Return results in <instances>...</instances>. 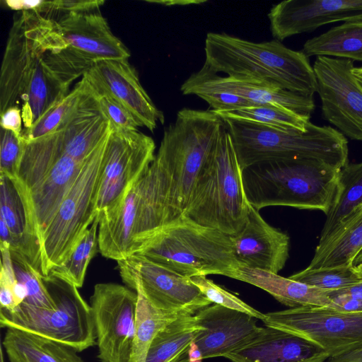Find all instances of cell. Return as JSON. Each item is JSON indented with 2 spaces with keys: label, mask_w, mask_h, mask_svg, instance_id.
I'll use <instances>...</instances> for the list:
<instances>
[{
  "label": "cell",
  "mask_w": 362,
  "mask_h": 362,
  "mask_svg": "<svg viewBox=\"0 0 362 362\" xmlns=\"http://www.w3.org/2000/svg\"><path fill=\"white\" fill-rule=\"evenodd\" d=\"M136 317V330L127 362H146L151 344L158 332L182 314L160 310L140 293Z\"/></svg>",
  "instance_id": "4dcf8cb0"
},
{
  "label": "cell",
  "mask_w": 362,
  "mask_h": 362,
  "mask_svg": "<svg viewBox=\"0 0 362 362\" xmlns=\"http://www.w3.org/2000/svg\"><path fill=\"white\" fill-rule=\"evenodd\" d=\"M190 279L211 303H214L229 309L248 314L256 319L261 320L264 319V313L255 309L234 294L215 284L206 276H195L190 277Z\"/></svg>",
  "instance_id": "74e56055"
},
{
  "label": "cell",
  "mask_w": 362,
  "mask_h": 362,
  "mask_svg": "<svg viewBox=\"0 0 362 362\" xmlns=\"http://www.w3.org/2000/svg\"><path fill=\"white\" fill-rule=\"evenodd\" d=\"M250 206L243 187V170L230 135L223 125L182 216L233 235L245 224Z\"/></svg>",
  "instance_id": "277c9868"
},
{
  "label": "cell",
  "mask_w": 362,
  "mask_h": 362,
  "mask_svg": "<svg viewBox=\"0 0 362 362\" xmlns=\"http://www.w3.org/2000/svg\"><path fill=\"white\" fill-rule=\"evenodd\" d=\"M153 139L136 130L111 127L104 155L96 197V213L100 217L115 210L133 184L155 158Z\"/></svg>",
  "instance_id": "7c38bea8"
},
{
  "label": "cell",
  "mask_w": 362,
  "mask_h": 362,
  "mask_svg": "<svg viewBox=\"0 0 362 362\" xmlns=\"http://www.w3.org/2000/svg\"><path fill=\"white\" fill-rule=\"evenodd\" d=\"M327 295L329 297L343 296L362 300V281L341 289L328 291Z\"/></svg>",
  "instance_id": "ee69618b"
},
{
  "label": "cell",
  "mask_w": 362,
  "mask_h": 362,
  "mask_svg": "<svg viewBox=\"0 0 362 362\" xmlns=\"http://www.w3.org/2000/svg\"><path fill=\"white\" fill-rule=\"evenodd\" d=\"M1 362H4V353L2 347H1Z\"/></svg>",
  "instance_id": "f907efd6"
},
{
  "label": "cell",
  "mask_w": 362,
  "mask_h": 362,
  "mask_svg": "<svg viewBox=\"0 0 362 362\" xmlns=\"http://www.w3.org/2000/svg\"><path fill=\"white\" fill-rule=\"evenodd\" d=\"M302 52L308 57H329L362 62V19L346 21L308 40Z\"/></svg>",
  "instance_id": "f1b7e54d"
},
{
  "label": "cell",
  "mask_w": 362,
  "mask_h": 362,
  "mask_svg": "<svg viewBox=\"0 0 362 362\" xmlns=\"http://www.w3.org/2000/svg\"><path fill=\"white\" fill-rule=\"evenodd\" d=\"M109 134L85 162L42 235V276L69 259L97 216L96 197Z\"/></svg>",
  "instance_id": "9c48e42d"
},
{
  "label": "cell",
  "mask_w": 362,
  "mask_h": 362,
  "mask_svg": "<svg viewBox=\"0 0 362 362\" xmlns=\"http://www.w3.org/2000/svg\"><path fill=\"white\" fill-rule=\"evenodd\" d=\"M204 52V65L215 74L272 84L305 96L317 92L308 57L279 40L254 42L225 33H209Z\"/></svg>",
  "instance_id": "6da1fadb"
},
{
  "label": "cell",
  "mask_w": 362,
  "mask_h": 362,
  "mask_svg": "<svg viewBox=\"0 0 362 362\" xmlns=\"http://www.w3.org/2000/svg\"><path fill=\"white\" fill-rule=\"evenodd\" d=\"M337 168L314 158L266 160L243 170L248 203L257 210L289 206L327 214L337 192Z\"/></svg>",
  "instance_id": "3957f363"
},
{
  "label": "cell",
  "mask_w": 362,
  "mask_h": 362,
  "mask_svg": "<svg viewBox=\"0 0 362 362\" xmlns=\"http://www.w3.org/2000/svg\"><path fill=\"white\" fill-rule=\"evenodd\" d=\"M1 253L0 272V308L13 310L16 303L13 288L17 282L10 250L7 247H0Z\"/></svg>",
  "instance_id": "ab89813d"
},
{
  "label": "cell",
  "mask_w": 362,
  "mask_h": 362,
  "mask_svg": "<svg viewBox=\"0 0 362 362\" xmlns=\"http://www.w3.org/2000/svg\"><path fill=\"white\" fill-rule=\"evenodd\" d=\"M103 0H54L48 1L45 18L57 21L62 17L72 13H83L100 10Z\"/></svg>",
  "instance_id": "60d3db41"
},
{
  "label": "cell",
  "mask_w": 362,
  "mask_h": 362,
  "mask_svg": "<svg viewBox=\"0 0 362 362\" xmlns=\"http://www.w3.org/2000/svg\"><path fill=\"white\" fill-rule=\"evenodd\" d=\"M362 250V209L320 250H315L309 269L351 267Z\"/></svg>",
  "instance_id": "f546056e"
},
{
  "label": "cell",
  "mask_w": 362,
  "mask_h": 362,
  "mask_svg": "<svg viewBox=\"0 0 362 362\" xmlns=\"http://www.w3.org/2000/svg\"><path fill=\"white\" fill-rule=\"evenodd\" d=\"M2 346L9 362H85L69 345L13 328H6Z\"/></svg>",
  "instance_id": "4316f807"
},
{
  "label": "cell",
  "mask_w": 362,
  "mask_h": 362,
  "mask_svg": "<svg viewBox=\"0 0 362 362\" xmlns=\"http://www.w3.org/2000/svg\"><path fill=\"white\" fill-rule=\"evenodd\" d=\"M136 254L189 278L209 274L232 278L239 267L230 235L184 216L163 228Z\"/></svg>",
  "instance_id": "52a82bcc"
},
{
  "label": "cell",
  "mask_w": 362,
  "mask_h": 362,
  "mask_svg": "<svg viewBox=\"0 0 362 362\" xmlns=\"http://www.w3.org/2000/svg\"><path fill=\"white\" fill-rule=\"evenodd\" d=\"M173 221L169 177L155 155L122 202L112 211L100 216L99 250L108 259H125L140 252Z\"/></svg>",
  "instance_id": "7a4b0ae2"
},
{
  "label": "cell",
  "mask_w": 362,
  "mask_h": 362,
  "mask_svg": "<svg viewBox=\"0 0 362 362\" xmlns=\"http://www.w3.org/2000/svg\"><path fill=\"white\" fill-rule=\"evenodd\" d=\"M44 284L54 303L52 309L21 303L13 310L0 308L1 327L30 332L69 345L78 352L96 343L90 305L76 286L49 274Z\"/></svg>",
  "instance_id": "ba28073f"
},
{
  "label": "cell",
  "mask_w": 362,
  "mask_h": 362,
  "mask_svg": "<svg viewBox=\"0 0 362 362\" xmlns=\"http://www.w3.org/2000/svg\"><path fill=\"white\" fill-rule=\"evenodd\" d=\"M0 175L16 178L23 153L21 136L1 128Z\"/></svg>",
  "instance_id": "f35d334b"
},
{
  "label": "cell",
  "mask_w": 362,
  "mask_h": 362,
  "mask_svg": "<svg viewBox=\"0 0 362 362\" xmlns=\"http://www.w3.org/2000/svg\"><path fill=\"white\" fill-rule=\"evenodd\" d=\"M362 209V162L347 163L339 172L337 194L326 214L319 243L322 248Z\"/></svg>",
  "instance_id": "484cf974"
},
{
  "label": "cell",
  "mask_w": 362,
  "mask_h": 362,
  "mask_svg": "<svg viewBox=\"0 0 362 362\" xmlns=\"http://www.w3.org/2000/svg\"><path fill=\"white\" fill-rule=\"evenodd\" d=\"M203 354L199 347L193 341L188 351V362H202Z\"/></svg>",
  "instance_id": "bcb514c9"
},
{
  "label": "cell",
  "mask_w": 362,
  "mask_h": 362,
  "mask_svg": "<svg viewBox=\"0 0 362 362\" xmlns=\"http://www.w3.org/2000/svg\"><path fill=\"white\" fill-rule=\"evenodd\" d=\"M83 76L91 86L99 107L110 121L112 127L122 130H136L138 127H140L139 124L129 110L116 100L97 81L86 73Z\"/></svg>",
  "instance_id": "8d00e7d4"
},
{
  "label": "cell",
  "mask_w": 362,
  "mask_h": 362,
  "mask_svg": "<svg viewBox=\"0 0 362 362\" xmlns=\"http://www.w3.org/2000/svg\"><path fill=\"white\" fill-rule=\"evenodd\" d=\"M262 321L315 344L329 357L362 347V311L303 306L265 313Z\"/></svg>",
  "instance_id": "8fae6325"
},
{
  "label": "cell",
  "mask_w": 362,
  "mask_h": 362,
  "mask_svg": "<svg viewBox=\"0 0 362 362\" xmlns=\"http://www.w3.org/2000/svg\"><path fill=\"white\" fill-rule=\"evenodd\" d=\"M0 247H8L42 274L40 243L24 196L15 179L0 175Z\"/></svg>",
  "instance_id": "44dd1931"
},
{
  "label": "cell",
  "mask_w": 362,
  "mask_h": 362,
  "mask_svg": "<svg viewBox=\"0 0 362 362\" xmlns=\"http://www.w3.org/2000/svg\"><path fill=\"white\" fill-rule=\"evenodd\" d=\"M326 362H362V347L329 357Z\"/></svg>",
  "instance_id": "f6af8a7d"
},
{
  "label": "cell",
  "mask_w": 362,
  "mask_h": 362,
  "mask_svg": "<svg viewBox=\"0 0 362 362\" xmlns=\"http://www.w3.org/2000/svg\"><path fill=\"white\" fill-rule=\"evenodd\" d=\"M224 357L233 362H325L329 355L304 338L262 327L251 340Z\"/></svg>",
  "instance_id": "cb8c5ba5"
},
{
  "label": "cell",
  "mask_w": 362,
  "mask_h": 362,
  "mask_svg": "<svg viewBox=\"0 0 362 362\" xmlns=\"http://www.w3.org/2000/svg\"><path fill=\"white\" fill-rule=\"evenodd\" d=\"M214 112L222 119L247 121L284 132H305L310 122V117L300 115L272 104H263L231 111Z\"/></svg>",
  "instance_id": "1f68e13d"
},
{
  "label": "cell",
  "mask_w": 362,
  "mask_h": 362,
  "mask_svg": "<svg viewBox=\"0 0 362 362\" xmlns=\"http://www.w3.org/2000/svg\"><path fill=\"white\" fill-rule=\"evenodd\" d=\"M204 329L196 314H182L154 337L146 362H188V351Z\"/></svg>",
  "instance_id": "83f0119b"
},
{
  "label": "cell",
  "mask_w": 362,
  "mask_h": 362,
  "mask_svg": "<svg viewBox=\"0 0 362 362\" xmlns=\"http://www.w3.org/2000/svg\"><path fill=\"white\" fill-rule=\"evenodd\" d=\"M11 257L16 280L26 291L23 303L42 308H54V303L44 284L42 274L21 257L12 254Z\"/></svg>",
  "instance_id": "d590c367"
},
{
  "label": "cell",
  "mask_w": 362,
  "mask_h": 362,
  "mask_svg": "<svg viewBox=\"0 0 362 362\" xmlns=\"http://www.w3.org/2000/svg\"><path fill=\"white\" fill-rule=\"evenodd\" d=\"M94 64L68 45L53 21L20 99L23 129L30 128L63 100L71 91L72 83L82 78Z\"/></svg>",
  "instance_id": "30bf717a"
},
{
  "label": "cell",
  "mask_w": 362,
  "mask_h": 362,
  "mask_svg": "<svg viewBox=\"0 0 362 362\" xmlns=\"http://www.w3.org/2000/svg\"><path fill=\"white\" fill-rule=\"evenodd\" d=\"M88 90L89 83L83 76L63 100L49 110L30 128L23 129L22 139L26 142L31 141L59 129L76 111Z\"/></svg>",
  "instance_id": "d6a6232c"
},
{
  "label": "cell",
  "mask_w": 362,
  "mask_h": 362,
  "mask_svg": "<svg viewBox=\"0 0 362 362\" xmlns=\"http://www.w3.org/2000/svg\"><path fill=\"white\" fill-rule=\"evenodd\" d=\"M230 237L239 267L278 274L288 259V235L269 224L251 205L245 224Z\"/></svg>",
  "instance_id": "d6986e66"
},
{
  "label": "cell",
  "mask_w": 362,
  "mask_h": 362,
  "mask_svg": "<svg viewBox=\"0 0 362 362\" xmlns=\"http://www.w3.org/2000/svg\"><path fill=\"white\" fill-rule=\"evenodd\" d=\"M123 282L140 292L155 308L169 313L196 314L211 302L189 277L138 254L117 261Z\"/></svg>",
  "instance_id": "4fadbf2b"
},
{
  "label": "cell",
  "mask_w": 362,
  "mask_h": 362,
  "mask_svg": "<svg viewBox=\"0 0 362 362\" xmlns=\"http://www.w3.org/2000/svg\"><path fill=\"white\" fill-rule=\"evenodd\" d=\"M223 125V119L212 110L183 108L165 128L156 157L169 177L173 221L182 216Z\"/></svg>",
  "instance_id": "8992f818"
},
{
  "label": "cell",
  "mask_w": 362,
  "mask_h": 362,
  "mask_svg": "<svg viewBox=\"0 0 362 362\" xmlns=\"http://www.w3.org/2000/svg\"><path fill=\"white\" fill-rule=\"evenodd\" d=\"M272 36L279 41L322 25L362 19V0H288L268 13Z\"/></svg>",
  "instance_id": "e0dca14e"
},
{
  "label": "cell",
  "mask_w": 362,
  "mask_h": 362,
  "mask_svg": "<svg viewBox=\"0 0 362 362\" xmlns=\"http://www.w3.org/2000/svg\"><path fill=\"white\" fill-rule=\"evenodd\" d=\"M352 73L360 85L362 86V66L354 67L352 69Z\"/></svg>",
  "instance_id": "7dc6e473"
},
{
  "label": "cell",
  "mask_w": 362,
  "mask_h": 362,
  "mask_svg": "<svg viewBox=\"0 0 362 362\" xmlns=\"http://www.w3.org/2000/svg\"><path fill=\"white\" fill-rule=\"evenodd\" d=\"M86 74L129 110L140 127L153 132L158 122L164 123L163 113L143 88L129 59L100 60Z\"/></svg>",
  "instance_id": "ffe728a7"
},
{
  "label": "cell",
  "mask_w": 362,
  "mask_h": 362,
  "mask_svg": "<svg viewBox=\"0 0 362 362\" xmlns=\"http://www.w3.org/2000/svg\"><path fill=\"white\" fill-rule=\"evenodd\" d=\"M196 315L204 329L194 341L204 359L224 357L251 340L262 328L255 317L217 304L206 306Z\"/></svg>",
  "instance_id": "7402d4cb"
},
{
  "label": "cell",
  "mask_w": 362,
  "mask_h": 362,
  "mask_svg": "<svg viewBox=\"0 0 362 362\" xmlns=\"http://www.w3.org/2000/svg\"><path fill=\"white\" fill-rule=\"evenodd\" d=\"M290 279L320 289H341L362 281L354 267L309 269L289 276Z\"/></svg>",
  "instance_id": "e575fe53"
},
{
  "label": "cell",
  "mask_w": 362,
  "mask_h": 362,
  "mask_svg": "<svg viewBox=\"0 0 362 362\" xmlns=\"http://www.w3.org/2000/svg\"><path fill=\"white\" fill-rule=\"evenodd\" d=\"M180 90L184 95H196L202 92L230 93L258 105L272 104L308 117H310L315 107L313 97L266 83L222 77L204 65L182 83Z\"/></svg>",
  "instance_id": "ac0fdd59"
},
{
  "label": "cell",
  "mask_w": 362,
  "mask_h": 362,
  "mask_svg": "<svg viewBox=\"0 0 362 362\" xmlns=\"http://www.w3.org/2000/svg\"><path fill=\"white\" fill-rule=\"evenodd\" d=\"M137 293L115 283H100L90 298L98 358L100 362H127L136 330Z\"/></svg>",
  "instance_id": "5bb4252c"
},
{
  "label": "cell",
  "mask_w": 362,
  "mask_h": 362,
  "mask_svg": "<svg viewBox=\"0 0 362 362\" xmlns=\"http://www.w3.org/2000/svg\"><path fill=\"white\" fill-rule=\"evenodd\" d=\"M52 21L33 11L15 13L1 66L0 114L13 106H18L29 74Z\"/></svg>",
  "instance_id": "2e32d148"
},
{
  "label": "cell",
  "mask_w": 362,
  "mask_h": 362,
  "mask_svg": "<svg viewBox=\"0 0 362 362\" xmlns=\"http://www.w3.org/2000/svg\"><path fill=\"white\" fill-rule=\"evenodd\" d=\"M0 115L1 128L21 136L23 124L21 107L13 106Z\"/></svg>",
  "instance_id": "7bdbcfd3"
},
{
  "label": "cell",
  "mask_w": 362,
  "mask_h": 362,
  "mask_svg": "<svg viewBox=\"0 0 362 362\" xmlns=\"http://www.w3.org/2000/svg\"><path fill=\"white\" fill-rule=\"evenodd\" d=\"M205 100L212 110L231 111L259 105L243 97L222 92H202L196 94Z\"/></svg>",
  "instance_id": "b9f144b4"
},
{
  "label": "cell",
  "mask_w": 362,
  "mask_h": 362,
  "mask_svg": "<svg viewBox=\"0 0 362 362\" xmlns=\"http://www.w3.org/2000/svg\"><path fill=\"white\" fill-rule=\"evenodd\" d=\"M354 269L358 275L362 279V264L354 265Z\"/></svg>",
  "instance_id": "681fc988"
},
{
  "label": "cell",
  "mask_w": 362,
  "mask_h": 362,
  "mask_svg": "<svg viewBox=\"0 0 362 362\" xmlns=\"http://www.w3.org/2000/svg\"><path fill=\"white\" fill-rule=\"evenodd\" d=\"M56 22L68 45L93 62L129 59L131 56L100 10L69 13Z\"/></svg>",
  "instance_id": "603a6c76"
},
{
  "label": "cell",
  "mask_w": 362,
  "mask_h": 362,
  "mask_svg": "<svg viewBox=\"0 0 362 362\" xmlns=\"http://www.w3.org/2000/svg\"><path fill=\"white\" fill-rule=\"evenodd\" d=\"M362 264V250L356 256L353 262V266Z\"/></svg>",
  "instance_id": "c3c4849f"
},
{
  "label": "cell",
  "mask_w": 362,
  "mask_h": 362,
  "mask_svg": "<svg viewBox=\"0 0 362 362\" xmlns=\"http://www.w3.org/2000/svg\"><path fill=\"white\" fill-rule=\"evenodd\" d=\"M232 279L258 287L290 308L303 306H322L336 309V305L320 289L283 277L278 274L239 267Z\"/></svg>",
  "instance_id": "d4e9b609"
},
{
  "label": "cell",
  "mask_w": 362,
  "mask_h": 362,
  "mask_svg": "<svg viewBox=\"0 0 362 362\" xmlns=\"http://www.w3.org/2000/svg\"><path fill=\"white\" fill-rule=\"evenodd\" d=\"M354 61L317 57L313 64L322 116L345 137L362 141V86Z\"/></svg>",
  "instance_id": "9a60e30c"
},
{
  "label": "cell",
  "mask_w": 362,
  "mask_h": 362,
  "mask_svg": "<svg viewBox=\"0 0 362 362\" xmlns=\"http://www.w3.org/2000/svg\"><path fill=\"white\" fill-rule=\"evenodd\" d=\"M100 218L97 215L69 259L49 274L68 281L77 288L83 286L88 266L98 247Z\"/></svg>",
  "instance_id": "836d02e7"
},
{
  "label": "cell",
  "mask_w": 362,
  "mask_h": 362,
  "mask_svg": "<svg viewBox=\"0 0 362 362\" xmlns=\"http://www.w3.org/2000/svg\"><path fill=\"white\" fill-rule=\"evenodd\" d=\"M223 121L242 170L281 159L314 158L339 169L349 163L347 139L330 126L310 122L305 132H284L247 121Z\"/></svg>",
  "instance_id": "5b68a950"
}]
</instances>
